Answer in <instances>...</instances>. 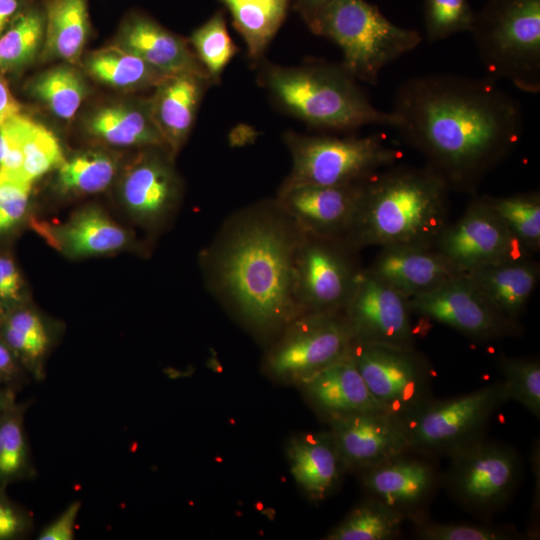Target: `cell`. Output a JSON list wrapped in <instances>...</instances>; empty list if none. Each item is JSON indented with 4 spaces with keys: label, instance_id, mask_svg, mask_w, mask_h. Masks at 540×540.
Instances as JSON below:
<instances>
[{
    "label": "cell",
    "instance_id": "cell-1",
    "mask_svg": "<svg viewBox=\"0 0 540 540\" xmlns=\"http://www.w3.org/2000/svg\"><path fill=\"white\" fill-rule=\"evenodd\" d=\"M396 129L450 188L473 189L519 143L520 104L496 81L451 73L407 79L397 88Z\"/></svg>",
    "mask_w": 540,
    "mask_h": 540
},
{
    "label": "cell",
    "instance_id": "cell-2",
    "mask_svg": "<svg viewBox=\"0 0 540 540\" xmlns=\"http://www.w3.org/2000/svg\"><path fill=\"white\" fill-rule=\"evenodd\" d=\"M303 236L275 200L233 216L203 253L213 292L254 331L280 332L302 314L295 260Z\"/></svg>",
    "mask_w": 540,
    "mask_h": 540
},
{
    "label": "cell",
    "instance_id": "cell-3",
    "mask_svg": "<svg viewBox=\"0 0 540 540\" xmlns=\"http://www.w3.org/2000/svg\"><path fill=\"white\" fill-rule=\"evenodd\" d=\"M448 183L428 166L376 172L363 184L343 241L363 247H435L448 225Z\"/></svg>",
    "mask_w": 540,
    "mask_h": 540
},
{
    "label": "cell",
    "instance_id": "cell-4",
    "mask_svg": "<svg viewBox=\"0 0 540 540\" xmlns=\"http://www.w3.org/2000/svg\"><path fill=\"white\" fill-rule=\"evenodd\" d=\"M262 84L280 108L308 125L347 131L368 125L396 128L399 118L379 110L341 64H267Z\"/></svg>",
    "mask_w": 540,
    "mask_h": 540
},
{
    "label": "cell",
    "instance_id": "cell-5",
    "mask_svg": "<svg viewBox=\"0 0 540 540\" xmlns=\"http://www.w3.org/2000/svg\"><path fill=\"white\" fill-rule=\"evenodd\" d=\"M306 24L341 49L340 64L356 81L371 85L384 67L422 40L418 31L395 25L366 0H332Z\"/></svg>",
    "mask_w": 540,
    "mask_h": 540
},
{
    "label": "cell",
    "instance_id": "cell-6",
    "mask_svg": "<svg viewBox=\"0 0 540 540\" xmlns=\"http://www.w3.org/2000/svg\"><path fill=\"white\" fill-rule=\"evenodd\" d=\"M470 32L487 77L540 92V0H488Z\"/></svg>",
    "mask_w": 540,
    "mask_h": 540
},
{
    "label": "cell",
    "instance_id": "cell-7",
    "mask_svg": "<svg viewBox=\"0 0 540 540\" xmlns=\"http://www.w3.org/2000/svg\"><path fill=\"white\" fill-rule=\"evenodd\" d=\"M284 141L292 168L281 188L363 182L400 157L379 135L340 138L286 132Z\"/></svg>",
    "mask_w": 540,
    "mask_h": 540
},
{
    "label": "cell",
    "instance_id": "cell-8",
    "mask_svg": "<svg viewBox=\"0 0 540 540\" xmlns=\"http://www.w3.org/2000/svg\"><path fill=\"white\" fill-rule=\"evenodd\" d=\"M265 356L264 368L280 381L300 384L345 357L354 343L340 312H306L281 331Z\"/></svg>",
    "mask_w": 540,
    "mask_h": 540
},
{
    "label": "cell",
    "instance_id": "cell-9",
    "mask_svg": "<svg viewBox=\"0 0 540 540\" xmlns=\"http://www.w3.org/2000/svg\"><path fill=\"white\" fill-rule=\"evenodd\" d=\"M508 394L503 381L446 400L430 399L402 420L411 448L446 451L480 437Z\"/></svg>",
    "mask_w": 540,
    "mask_h": 540
},
{
    "label": "cell",
    "instance_id": "cell-10",
    "mask_svg": "<svg viewBox=\"0 0 540 540\" xmlns=\"http://www.w3.org/2000/svg\"><path fill=\"white\" fill-rule=\"evenodd\" d=\"M351 353L370 393L401 421L431 399V372L412 346L354 341Z\"/></svg>",
    "mask_w": 540,
    "mask_h": 540
},
{
    "label": "cell",
    "instance_id": "cell-11",
    "mask_svg": "<svg viewBox=\"0 0 540 540\" xmlns=\"http://www.w3.org/2000/svg\"><path fill=\"white\" fill-rule=\"evenodd\" d=\"M447 486L463 506L490 512L503 506L516 488L520 463L513 449L480 437L448 452Z\"/></svg>",
    "mask_w": 540,
    "mask_h": 540
},
{
    "label": "cell",
    "instance_id": "cell-12",
    "mask_svg": "<svg viewBox=\"0 0 540 540\" xmlns=\"http://www.w3.org/2000/svg\"><path fill=\"white\" fill-rule=\"evenodd\" d=\"M343 240L304 234L295 260V294L302 313L341 312L359 271Z\"/></svg>",
    "mask_w": 540,
    "mask_h": 540
},
{
    "label": "cell",
    "instance_id": "cell-13",
    "mask_svg": "<svg viewBox=\"0 0 540 540\" xmlns=\"http://www.w3.org/2000/svg\"><path fill=\"white\" fill-rule=\"evenodd\" d=\"M435 247L461 272L527 259L530 252L493 210L486 197L474 200L455 223L448 224Z\"/></svg>",
    "mask_w": 540,
    "mask_h": 540
},
{
    "label": "cell",
    "instance_id": "cell-14",
    "mask_svg": "<svg viewBox=\"0 0 540 540\" xmlns=\"http://www.w3.org/2000/svg\"><path fill=\"white\" fill-rule=\"evenodd\" d=\"M411 312L475 339L513 334L515 321L501 314L462 272L438 287L408 298Z\"/></svg>",
    "mask_w": 540,
    "mask_h": 540
},
{
    "label": "cell",
    "instance_id": "cell-15",
    "mask_svg": "<svg viewBox=\"0 0 540 540\" xmlns=\"http://www.w3.org/2000/svg\"><path fill=\"white\" fill-rule=\"evenodd\" d=\"M342 312L354 341L395 346L412 344L408 299L369 270L357 272Z\"/></svg>",
    "mask_w": 540,
    "mask_h": 540
},
{
    "label": "cell",
    "instance_id": "cell-16",
    "mask_svg": "<svg viewBox=\"0 0 540 540\" xmlns=\"http://www.w3.org/2000/svg\"><path fill=\"white\" fill-rule=\"evenodd\" d=\"M328 423L344 469L362 471L411 448L402 421L384 410L351 413Z\"/></svg>",
    "mask_w": 540,
    "mask_h": 540
},
{
    "label": "cell",
    "instance_id": "cell-17",
    "mask_svg": "<svg viewBox=\"0 0 540 540\" xmlns=\"http://www.w3.org/2000/svg\"><path fill=\"white\" fill-rule=\"evenodd\" d=\"M364 182L280 188L276 201L302 233L343 240L353 222Z\"/></svg>",
    "mask_w": 540,
    "mask_h": 540
},
{
    "label": "cell",
    "instance_id": "cell-18",
    "mask_svg": "<svg viewBox=\"0 0 540 540\" xmlns=\"http://www.w3.org/2000/svg\"><path fill=\"white\" fill-rule=\"evenodd\" d=\"M148 147L126 168L120 183V196L127 212L139 223L157 226L176 207L180 183L170 160Z\"/></svg>",
    "mask_w": 540,
    "mask_h": 540
},
{
    "label": "cell",
    "instance_id": "cell-19",
    "mask_svg": "<svg viewBox=\"0 0 540 540\" xmlns=\"http://www.w3.org/2000/svg\"><path fill=\"white\" fill-rule=\"evenodd\" d=\"M31 224L49 245L71 258L115 253L127 247L131 239L124 228L96 206L77 210L63 223L33 220Z\"/></svg>",
    "mask_w": 540,
    "mask_h": 540
},
{
    "label": "cell",
    "instance_id": "cell-20",
    "mask_svg": "<svg viewBox=\"0 0 540 540\" xmlns=\"http://www.w3.org/2000/svg\"><path fill=\"white\" fill-rule=\"evenodd\" d=\"M116 45L164 75L195 74L210 80L188 42L148 16L135 13L126 18Z\"/></svg>",
    "mask_w": 540,
    "mask_h": 540
},
{
    "label": "cell",
    "instance_id": "cell-21",
    "mask_svg": "<svg viewBox=\"0 0 540 540\" xmlns=\"http://www.w3.org/2000/svg\"><path fill=\"white\" fill-rule=\"evenodd\" d=\"M369 271L407 299L462 273L436 247L382 248Z\"/></svg>",
    "mask_w": 540,
    "mask_h": 540
},
{
    "label": "cell",
    "instance_id": "cell-22",
    "mask_svg": "<svg viewBox=\"0 0 540 540\" xmlns=\"http://www.w3.org/2000/svg\"><path fill=\"white\" fill-rule=\"evenodd\" d=\"M298 385L328 420L356 412L383 410L370 393L351 350Z\"/></svg>",
    "mask_w": 540,
    "mask_h": 540
},
{
    "label": "cell",
    "instance_id": "cell-23",
    "mask_svg": "<svg viewBox=\"0 0 540 540\" xmlns=\"http://www.w3.org/2000/svg\"><path fill=\"white\" fill-rule=\"evenodd\" d=\"M211 81L195 74L166 76L150 99L155 124L167 150L174 154L186 141L202 99Z\"/></svg>",
    "mask_w": 540,
    "mask_h": 540
},
{
    "label": "cell",
    "instance_id": "cell-24",
    "mask_svg": "<svg viewBox=\"0 0 540 540\" xmlns=\"http://www.w3.org/2000/svg\"><path fill=\"white\" fill-rule=\"evenodd\" d=\"M361 472L366 490L374 498L401 512L423 503L436 481V473L430 463L405 457V453Z\"/></svg>",
    "mask_w": 540,
    "mask_h": 540
},
{
    "label": "cell",
    "instance_id": "cell-25",
    "mask_svg": "<svg viewBox=\"0 0 540 540\" xmlns=\"http://www.w3.org/2000/svg\"><path fill=\"white\" fill-rule=\"evenodd\" d=\"M290 472L312 500H323L334 489L344 466L330 432H303L287 443Z\"/></svg>",
    "mask_w": 540,
    "mask_h": 540
},
{
    "label": "cell",
    "instance_id": "cell-26",
    "mask_svg": "<svg viewBox=\"0 0 540 540\" xmlns=\"http://www.w3.org/2000/svg\"><path fill=\"white\" fill-rule=\"evenodd\" d=\"M58 335V325L25 304L0 311V337L35 380L45 378L46 361Z\"/></svg>",
    "mask_w": 540,
    "mask_h": 540
},
{
    "label": "cell",
    "instance_id": "cell-27",
    "mask_svg": "<svg viewBox=\"0 0 540 540\" xmlns=\"http://www.w3.org/2000/svg\"><path fill=\"white\" fill-rule=\"evenodd\" d=\"M463 273L501 314L513 321L524 310L539 280V268L528 258Z\"/></svg>",
    "mask_w": 540,
    "mask_h": 540
},
{
    "label": "cell",
    "instance_id": "cell-28",
    "mask_svg": "<svg viewBox=\"0 0 540 540\" xmlns=\"http://www.w3.org/2000/svg\"><path fill=\"white\" fill-rule=\"evenodd\" d=\"M85 126L92 136L114 146L166 148L153 119L150 100L103 106L87 118Z\"/></svg>",
    "mask_w": 540,
    "mask_h": 540
},
{
    "label": "cell",
    "instance_id": "cell-29",
    "mask_svg": "<svg viewBox=\"0 0 540 540\" xmlns=\"http://www.w3.org/2000/svg\"><path fill=\"white\" fill-rule=\"evenodd\" d=\"M44 17L45 55L78 62L90 31L88 0H50Z\"/></svg>",
    "mask_w": 540,
    "mask_h": 540
},
{
    "label": "cell",
    "instance_id": "cell-30",
    "mask_svg": "<svg viewBox=\"0 0 540 540\" xmlns=\"http://www.w3.org/2000/svg\"><path fill=\"white\" fill-rule=\"evenodd\" d=\"M85 68L98 82L125 90L156 87L169 76L116 44L90 53L85 60Z\"/></svg>",
    "mask_w": 540,
    "mask_h": 540
},
{
    "label": "cell",
    "instance_id": "cell-31",
    "mask_svg": "<svg viewBox=\"0 0 540 540\" xmlns=\"http://www.w3.org/2000/svg\"><path fill=\"white\" fill-rule=\"evenodd\" d=\"M232 24L247 45L251 58H259L283 23L291 0H220Z\"/></svg>",
    "mask_w": 540,
    "mask_h": 540
},
{
    "label": "cell",
    "instance_id": "cell-32",
    "mask_svg": "<svg viewBox=\"0 0 540 540\" xmlns=\"http://www.w3.org/2000/svg\"><path fill=\"white\" fill-rule=\"evenodd\" d=\"M28 407V402H16L0 412V489L36 477L25 430Z\"/></svg>",
    "mask_w": 540,
    "mask_h": 540
},
{
    "label": "cell",
    "instance_id": "cell-33",
    "mask_svg": "<svg viewBox=\"0 0 540 540\" xmlns=\"http://www.w3.org/2000/svg\"><path fill=\"white\" fill-rule=\"evenodd\" d=\"M405 514L376 498L355 508L324 539L388 540L398 535Z\"/></svg>",
    "mask_w": 540,
    "mask_h": 540
},
{
    "label": "cell",
    "instance_id": "cell-34",
    "mask_svg": "<svg viewBox=\"0 0 540 540\" xmlns=\"http://www.w3.org/2000/svg\"><path fill=\"white\" fill-rule=\"evenodd\" d=\"M116 159L103 151H85L65 159L57 173L58 189L68 195L104 191L117 174Z\"/></svg>",
    "mask_w": 540,
    "mask_h": 540
},
{
    "label": "cell",
    "instance_id": "cell-35",
    "mask_svg": "<svg viewBox=\"0 0 540 540\" xmlns=\"http://www.w3.org/2000/svg\"><path fill=\"white\" fill-rule=\"evenodd\" d=\"M30 89L35 98L64 120L76 114L88 93L82 74L68 64L43 72L31 83Z\"/></svg>",
    "mask_w": 540,
    "mask_h": 540
},
{
    "label": "cell",
    "instance_id": "cell-36",
    "mask_svg": "<svg viewBox=\"0 0 540 540\" xmlns=\"http://www.w3.org/2000/svg\"><path fill=\"white\" fill-rule=\"evenodd\" d=\"M45 17L37 9L21 13L0 35V70L30 62L44 42Z\"/></svg>",
    "mask_w": 540,
    "mask_h": 540
},
{
    "label": "cell",
    "instance_id": "cell-37",
    "mask_svg": "<svg viewBox=\"0 0 540 540\" xmlns=\"http://www.w3.org/2000/svg\"><path fill=\"white\" fill-rule=\"evenodd\" d=\"M189 42L212 84L219 82L223 70L237 53L228 33L224 12L218 10L196 28Z\"/></svg>",
    "mask_w": 540,
    "mask_h": 540
},
{
    "label": "cell",
    "instance_id": "cell-38",
    "mask_svg": "<svg viewBox=\"0 0 540 540\" xmlns=\"http://www.w3.org/2000/svg\"><path fill=\"white\" fill-rule=\"evenodd\" d=\"M22 152L21 177L30 183L58 169L66 159L56 135L27 116L22 130Z\"/></svg>",
    "mask_w": 540,
    "mask_h": 540
},
{
    "label": "cell",
    "instance_id": "cell-39",
    "mask_svg": "<svg viewBox=\"0 0 540 540\" xmlns=\"http://www.w3.org/2000/svg\"><path fill=\"white\" fill-rule=\"evenodd\" d=\"M515 237L531 252L540 248V196L538 192L508 197H486Z\"/></svg>",
    "mask_w": 540,
    "mask_h": 540
},
{
    "label": "cell",
    "instance_id": "cell-40",
    "mask_svg": "<svg viewBox=\"0 0 540 540\" xmlns=\"http://www.w3.org/2000/svg\"><path fill=\"white\" fill-rule=\"evenodd\" d=\"M509 400L520 403L536 418L540 416V363L538 359H498Z\"/></svg>",
    "mask_w": 540,
    "mask_h": 540
},
{
    "label": "cell",
    "instance_id": "cell-41",
    "mask_svg": "<svg viewBox=\"0 0 540 540\" xmlns=\"http://www.w3.org/2000/svg\"><path fill=\"white\" fill-rule=\"evenodd\" d=\"M475 18L468 0H425L424 23L430 42L470 32Z\"/></svg>",
    "mask_w": 540,
    "mask_h": 540
},
{
    "label": "cell",
    "instance_id": "cell-42",
    "mask_svg": "<svg viewBox=\"0 0 540 540\" xmlns=\"http://www.w3.org/2000/svg\"><path fill=\"white\" fill-rule=\"evenodd\" d=\"M417 520V536L423 540H506L513 537L509 530L497 527Z\"/></svg>",
    "mask_w": 540,
    "mask_h": 540
},
{
    "label": "cell",
    "instance_id": "cell-43",
    "mask_svg": "<svg viewBox=\"0 0 540 540\" xmlns=\"http://www.w3.org/2000/svg\"><path fill=\"white\" fill-rule=\"evenodd\" d=\"M32 183L0 172V235L14 229L26 216Z\"/></svg>",
    "mask_w": 540,
    "mask_h": 540
},
{
    "label": "cell",
    "instance_id": "cell-44",
    "mask_svg": "<svg viewBox=\"0 0 540 540\" xmlns=\"http://www.w3.org/2000/svg\"><path fill=\"white\" fill-rule=\"evenodd\" d=\"M34 530V519L26 508L13 501L0 489V540H19Z\"/></svg>",
    "mask_w": 540,
    "mask_h": 540
},
{
    "label": "cell",
    "instance_id": "cell-45",
    "mask_svg": "<svg viewBox=\"0 0 540 540\" xmlns=\"http://www.w3.org/2000/svg\"><path fill=\"white\" fill-rule=\"evenodd\" d=\"M23 291L24 280L15 261L0 253V311L24 304Z\"/></svg>",
    "mask_w": 540,
    "mask_h": 540
},
{
    "label": "cell",
    "instance_id": "cell-46",
    "mask_svg": "<svg viewBox=\"0 0 540 540\" xmlns=\"http://www.w3.org/2000/svg\"><path fill=\"white\" fill-rule=\"evenodd\" d=\"M81 502H71L58 516L41 528L38 540H73Z\"/></svg>",
    "mask_w": 540,
    "mask_h": 540
},
{
    "label": "cell",
    "instance_id": "cell-47",
    "mask_svg": "<svg viewBox=\"0 0 540 540\" xmlns=\"http://www.w3.org/2000/svg\"><path fill=\"white\" fill-rule=\"evenodd\" d=\"M29 375L0 337V380L15 392L28 383Z\"/></svg>",
    "mask_w": 540,
    "mask_h": 540
},
{
    "label": "cell",
    "instance_id": "cell-48",
    "mask_svg": "<svg viewBox=\"0 0 540 540\" xmlns=\"http://www.w3.org/2000/svg\"><path fill=\"white\" fill-rule=\"evenodd\" d=\"M20 113V104L13 96L8 82L0 75V124Z\"/></svg>",
    "mask_w": 540,
    "mask_h": 540
},
{
    "label": "cell",
    "instance_id": "cell-49",
    "mask_svg": "<svg viewBox=\"0 0 540 540\" xmlns=\"http://www.w3.org/2000/svg\"><path fill=\"white\" fill-rule=\"evenodd\" d=\"M21 0H0V35L21 14Z\"/></svg>",
    "mask_w": 540,
    "mask_h": 540
},
{
    "label": "cell",
    "instance_id": "cell-50",
    "mask_svg": "<svg viewBox=\"0 0 540 540\" xmlns=\"http://www.w3.org/2000/svg\"><path fill=\"white\" fill-rule=\"evenodd\" d=\"M331 1L332 0H296L294 9L300 14L303 20L307 22Z\"/></svg>",
    "mask_w": 540,
    "mask_h": 540
},
{
    "label": "cell",
    "instance_id": "cell-51",
    "mask_svg": "<svg viewBox=\"0 0 540 540\" xmlns=\"http://www.w3.org/2000/svg\"><path fill=\"white\" fill-rule=\"evenodd\" d=\"M16 393L0 380V412L16 403Z\"/></svg>",
    "mask_w": 540,
    "mask_h": 540
}]
</instances>
